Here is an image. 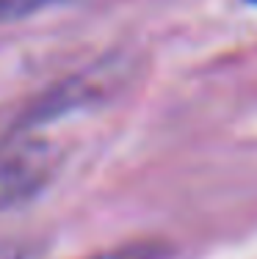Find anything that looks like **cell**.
<instances>
[{
  "label": "cell",
  "instance_id": "2",
  "mask_svg": "<svg viewBox=\"0 0 257 259\" xmlns=\"http://www.w3.org/2000/svg\"><path fill=\"white\" fill-rule=\"evenodd\" d=\"M86 259H169V248L163 243L141 240V243H125V245H116V248H105Z\"/></svg>",
  "mask_w": 257,
  "mask_h": 259
},
{
  "label": "cell",
  "instance_id": "5",
  "mask_svg": "<svg viewBox=\"0 0 257 259\" xmlns=\"http://www.w3.org/2000/svg\"><path fill=\"white\" fill-rule=\"evenodd\" d=\"M249 3H254V6H257V0H249Z\"/></svg>",
  "mask_w": 257,
  "mask_h": 259
},
{
  "label": "cell",
  "instance_id": "1",
  "mask_svg": "<svg viewBox=\"0 0 257 259\" xmlns=\"http://www.w3.org/2000/svg\"><path fill=\"white\" fill-rule=\"evenodd\" d=\"M56 168V155L42 141L20 133L0 141V212L28 201L45 188Z\"/></svg>",
  "mask_w": 257,
  "mask_h": 259
},
{
  "label": "cell",
  "instance_id": "3",
  "mask_svg": "<svg viewBox=\"0 0 257 259\" xmlns=\"http://www.w3.org/2000/svg\"><path fill=\"white\" fill-rule=\"evenodd\" d=\"M53 3H58V0H0V22L22 20V17L36 14Z\"/></svg>",
  "mask_w": 257,
  "mask_h": 259
},
{
  "label": "cell",
  "instance_id": "4",
  "mask_svg": "<svg viewBox=\"0 0 257 259\" xmlns=\"http://www.w3.org/2000/svg\"><path fill=\"white\" fill-rule=\"evenodd\" d=\"M0 259H17V256H6V254H0Z\"/></svg>",
  "mask_w": 257,
  "mask_h": 259
}]
</instances>
